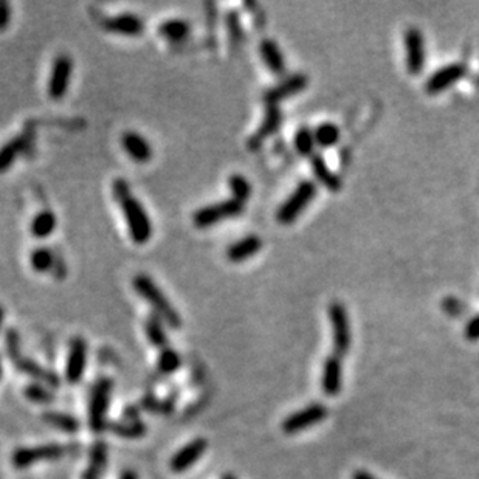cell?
Instances as JSON below:
<instances>
[{"label":"cell","mask_w":479,"mask_h":479,"mask_svg":"<svg viewBox=\"0 0 479 479\" xmlns=\"http://www.w3.org/2000/svg\"><path fill=\"white\" fill-rule=\"evenodd\" d=\"M259 53L264 64L275 75H282L286 72V58L273 39H264L259 45Z\"/></svg>","instance_id":"obj_22"},{"label":"cell","mask_w":479,"mask_h":479,"mask_svg":"<svg viewBox=\"0 0 479 479\" xmlns=\"http://www.w3.org/2000/svg\"><path fill=\"white\" fill-rule=\"evenodd\" d=\"M11 21V8L7 2H0V32L8 27Z\"/></svg>","instance_id":"obj_38"},{"label":"cell","mask_w":479,"mask_h":479,"mask_svg":"<svg viewBox=\"0 0 479 479\" xmlns=\"http://www.w3.org/2000/svg\"><path fill=\"white\" fill-rule=\"evenodd\" d=\"M281 121H282V115L279 112V107L273 106V104L267 106L261 127L257 129V131L253 134V137L248 140L250 149L256 151L257 147H259L264 141L270 137V135H273L276 131H278L281 126Z\"/></svg>","instance_id":"obj_18"},{"label":"cell","mask_w":479,"mask_h":479,"mask_svg":"<svg viewBox=\"0 0 479 479\" xmlns=\"http://www.w3.org/2000/svg\"><path fill=\"white\" fill-rule=\"evenodd\" d=\"M10 360L13 361L14 366L21 372L27 374V376L36 379L41 383L50 386V388H58L59 383H61V380H59V377L56 376V374H53L50 371L44 370V368L36 363V361H33V360H30L27 357H22L21 352L17 354V355H14V357H11Z\"/></svg>","instance_id":"obj_17"},{"label":"cell","mask_w":479,"mask_h":479,"mask_svg":"<svg viewBox=\"0 0 479 479\" xmlns=\"http://www.w3.org/2000/svg\"><path fill=\"white\" fill-rule=\"evenodd\" d=\"M403 47H405V64L407 70L411 75H419L425 69L427 61V50H425V39L421 30L408 28L403 36Z\"/></svg>","instance_id":"obj_9"},{"label":"cell","mask_w":479,"mask_h":479,"mask_svg":"<svg viewBox=\"0 0 479 479\" xmlns=\"http://www.w3.org/2000/svg\"><path fill=\"white\" fill-rule=\"evenodd\" d=\"M145 330H146V337L147 340L151 341V345L156 346L157 349H167L168 346V337L167 332H164L163 328V319L157 317L156 313H152V315L146 319L145 324Z\"/></svg>","instance_id":"obj_26"},{"label":"cell","mask_w":479,"mask_h":479,"mask_svg":"<svg viewBox=\"0 0 479 479\" xmlns=\"http://www.w3.org/2000/svg\"><path fill=\"white\" fill-rule=\"evenodd\" d=\"M261 237L256 235H250L242 237L241 241L231 244L228 250H226V257H228L231 262H244L247 261L248 257L255 256L257 251H261Z\"/></svg>","instance_id":"obj_21"},{"label":"cell","mask_w":479,"mask_h":479,"mask_svg":"<svg viewBox=\"0 0 479 479\" xmlns=\"http://www.w3.org/2000/svg\"><path fill=\"white\" fill-rule=\"evenodd\" d=\"M3 319H5V310H3V307H2V306H0V329H2Z\"/></svg>","instance_id":"obj_41"},{"label":"cell","mask_w":479,"mask_h":479,"mask_svg":"<svg viewBox=\"0 0 479 479\" xmlns=\"http://www.w3.org/2000/svg\"><path fill=\"white\" fill-rule=\"evenodd\" d=\"M120 479H138V475L134 470H125L121 473Z\"/></svg>","instance_id":"obj_40"},{"label":"cell","mask_w":479,"mask_h":479,"mask_svg":"<svg viewBox=\"0 0 479 479\" xmlns=\"http://www.w3.org/2000/svg\"><path fill=\"white\" fill-rule=\"evenodd\" d=\"M310 167L313 171V175H315V179L321 183V185L328 189L330 193H337L341 189V180L340 177L337 175L332 169L329 168V164L326 163V160L324 157L315 156L310 157Z\"/></svg>","instance_id":"obj_20"},{"label":"cell","mask_w":479,"mask_h":479,"mask_svg":"<svg viewBox=\"0 0 479 479\" xmlns=\"http://www.w3.org/2000/svg\"><path fill=\"white\" fill-rule=\"evenodd\" d=\"M180 365H182L180 355L177 354L173 348H167L160 352L158 361H157V368L160 372L173 374L179 370Z\"/></svg>","instance_id":"obj_34"},{"label":"cell","mask_w":479,"mask_h":479,"mask_svg":"<svg viewBox=\"0 0 479 479\" xmlns=\"http://www.w3.org/2000/svg\"><path fill=\"white\" fill-rule=\"evenodd\" d=\"M114 382L107 377L98 379L94 388L90 392V403H89V425L92 432L101 433L104 428H107V408L110 403V396H112Z\"/></svg>","instance_id":"obj_4"},{"label":"cell","mask_w":479,"mask_h":479,"mask_svg":"<svg viewBox=\"0 0 479 479\" xmlns=\"http://www.w3.org/2000/svg\"><path fill=\"white\" fill-rule=\"evenodd\" d=\"M121 146L123 149L132 160L138 163H147L152 158V146L143 135L127 131L121 135Z\"/></svg>","instance_id":"obj_15"},{"label":"cell","mask_w":479,"mask_h":479,"mask_svg":"<svg viewBox=\"0 0 479 479\" xmlns=\"http://www.w3.org/2000/svg\"><path fill=\"white\" fill-rule=\"evenodd\" d=\"M107 465V445L106 442L98 440L90 450L89 469L84 471L83 479H101Z\"/></svg>","instance_id":"obj_23"},{"label":"cell","mask_w":479,"mask_h":479,"mask_svg":"<svg viewBox=\"0 0 479 479\" xmlns=\"http://www.w3.org/2000/svg\"><path fill=\"white\" fill-rule=\"evenodd\" d=\"M341 383H343L341 360L340 357H337L335 354H332L324 360L321 388L324 391V394L334 397L341 391Z\"/></svg>","instance_id":"obj_16"},{"label":"cell","mask_w":479,"mask_h":479,"mask_svg":"<svg viewBox=\"0 0 479 479\" xmlns=\"http://www.w3.org/2000/svg\"><path fill=\"white\" fill-rule=\"evenodd\" d=\"M103 27L107 32L127 34V36H138L145 32V22L140 19L137 14L125 13L114 17H109L103 22Z\"/></svg>","instance_id":"obj_19"},{"label":"cell","mask_w":479,"mask_h":479,"mask_svg":"<svg viewBox=\"0 0 479 479\" xmlns=\"http://www.w3.org/2000/svg\"><path fill=\"white\" fill-rule=\"evenodd\" d=\"M72 70L73 63L70 56L59 54V56L54 59L50 79H48V95H50L53 100H61V98L67 94L72 78Z\"/></svg>","instance_id":"obj_10"},{"label":"cell","mask_w":479,"mask_h":479,"mask_svg":"<svg viewBox=\"0 0 479 479\" xmlns=\"http://www.w3.org/2000/svg\"><path fill=\"white\" fill-rule=\"evenodd\" d=\"M465 75V65L460 63H453L448 64L442 69L436 70L432 76L427 79L425 83V90L428 95H438L442 94L451 87V85L456 84L458 81L464 78Z\"/></svg>","instance_id":"obj_11"},{"label":"cell","mask_w":479,"mask_h":479,"mask_svg":"<svg viewBox=\"0 0 479 479\" xmlns=\"http://www.w3.org/2000/svg\"><path fill=\"white\" fill-rule=\"evenodd\" d=\"M307 83H309V79H307L306 75H303V73H295V75L282 79L275 87L268 89L264 94V101L267 103V106H270V104L276 106V104L286 100V98L301 94L307 87Z\"/></svg>","instance_id":"obj_13"},{"label":"cell","mask_w":479,"mask_h":479,"mask_svg":"<svg viewBox=\"0 0 479 479\" xmlns=\"http://www.w3.org/2000/svg\"><path fill=\"white\" fill-rule=\"evenodd\" d=\"M315 195L317 183L312 180H303L293 189V193L288 195L286 202H282L278 211H276V220L281 225H290L312 204Z\"/></svg>","instance_id":"obj_3"},{"label":"cell","mask_w":479,"mask_h":479,"mask_svg":"<svg viewBox=\"0 0 479 479\" xmlns=\"http://www.w3.org/2000/svg\"><path fill=\"white\" fill-rule=\"evenodd\" d=\"M158 33L162 34L164 39L173 41V42L185 41L189 36V33H191V23L183 19L164 21L163 23H160Z\"/></svg>","instance_id":"obj_25"},{"label":"cell","mask_w":479,"mask_h":479,"mask_svg":"<svg viewBox=\"0 0 479 479\" xmlns=\"http://www.w3.org/2000/svg\"><path fill=\"white\" fill-rule=\"evenodd\" d=\"M56 225L58 219L54 216V213L50 210H44L33 217L32 224H30V231H32L34 237L45 239L56 230Z\"/></svg>","instance_id":"obj_24"},{"label":"cell","mask_w":479,"mask_h":479,"mask_svg":"<svg viewBox=\"0 0 479 479\" xmlns=\"http://www.w3.org/2000/svg\"><path fill=\"white\" fill-rule=\"evenodd\" d=\"M134 288L138 292V295L143 298L146 303L152 306L156 315L163 319L164 323L173 329H179L182 326V318L174 306L169 303L167 295L160 290L158 286L153 282L147 275H137L134 278Z\"/></svg>","instance_id":"obj_2"},{"label":"cell","mask_w":479,"mask_h":479,"mask_svg":"<svg viewBox=\"0 0 479 479\" xmlns=\"http://www.w3.org/2000/svg\"><path fill=\"white\" fill-rule=\"evenodd\" d=\"M242 211L244 204L231 198L228 200L217 202V204L200 208L199 211L194 213L193 224L198 226V228H210V226L216 225L220 220L239 216Z\"/></svg>","instance_id":"obj_6"},{"label":"cell","mask_w":479,"mask_h":479,"mask_svg":"<svg viewBox=\"0 0 479 479\" xmlns=\"http://www.w3.org/2000/svg\"><path fill=\"white\" fill-rule=\"evenodd\" d=\"M208 448V442L205 439H194L187 444L185 447H182L179 451H177L173 459L169 460V469L174 473H183L188 470L189 467H193L198 460L204 456V453Z\"/></svg>","instance_id":"obj_14"},{"label":"cell","mask_w":479,"mask_h":479,"mask_svg":"<svg viewBox=\"0 0 479 479\" xmlns=\"http://www.w3.org/2000/svg\"><path fill=\"white\" fill-rule=\"evenodd\" d=\"M25 396L28 401L34 403H50L54 401V396L50 392V390L45 388L39 383H32L25 388Z\"/></svg>","instance_id":"obj_35"},{"label":"cell","mask_w":479,"mask_h":479,"mask_svg":"<svg viewBox=\"0 0 479 479\" xmlns=\"http://www.w3.org/2000/svg\"><path fill=\"white\" fill-rule=\"evenodd\" d=\"M226 23H228V32H230V38L231 41L237 44V42L242 41V28H241V22H239V16L236 11H230L228 17H226Z\"/></svg>","instance_id":"obj_36"},{"label":"cell","mask_w":479,"mask_h":479,"mask_svg":"<svg viewBox=\"0 0 479 479\" xmlns=\"http://www.w3.org/2000/svg\"><path fill=\"white\" fill-rule=\"evenodd\" d=\"M329 323L330 329H332V346L334 354L337 357H345L348 355L349 349H351L352 343V332H351V323H349V315L346 307L341 303H330L329 310Z\"/></svg>","instance_id":"obj_5"},{"label":"cell","mask_w":479,"mask_h":479,"mask_svg":"<svg viewBox=\"0 0 479 479\" xmlns=\"http://www.w3.org/2000/svg\"><path fill=\"white\" fill-rule=\"evenodd\" d=\"M87 366V343L81 337L70 341L69 357L65 365V379L70 385H76L83 379Z\"/></svg>","instance_id":"obj_12"},{"label":"cell","mask_w":479,"mask_h":479,"mask_svg":"<svg viewBox=\"0 0 479 479\" xmlns=\"http://www.w3.org/2000/svg\"><path fill=\"white\" fill-rule=\"evenodd\" d=\"M25 145L27 137L19 135V137L10 140L8 143H5L0 147V173L7 171L14 163V160L19 157V153L25 149Z\"/></svg>","instance_id":"obj_27"},{"label":"cell","mask_w":479,"mask_h":479,"mask_svg":"<svg viewBox=\"0 0 479 479\" xmlns=\"http://www.w3.org/2000/svg\"><path fill=\"white\" fill-rule=\"evenodd\" d=\"M328 414L329 411L323 403H312L309 405V407H306L301 411H297V413L286 417L281 428L286 434H297L299 432H303V429H307L313 425L321 423L324 419H326Z\"/></svg>","instance_id":"obj_8"},{"label":"cell","mask_w":479,"mask_h":479,"mask_svg":"<svg viewBox=\"0 0 479 479\" xmlns=\"http://www.w3.org/2000/svg\"><path fill=\"white\" fill-rule=\"evenodd\" d=\"M352 479H377V478L372 476L371 473H368L366 470H355Z\"/></svg>","instance_id":"obj_39"},{"label":"cell","mask_w":479,"mask_h":479,"mask_svg":"<svg viewBox=\"0 0 479 479\" xmlns=\"http://www.w3.org/2000/svg\"><path fill=\"white\" fill-rule=\"evenodd\" d=\"M293 146L301 157L315 156V137L309 127H299L293 137Z\"/></svg>","instance_id":"obj_30"},{"label":"cell","mask_w":479,"mask_h":479,"mask_svg":"<svg viewBox=\"0 0 479 479\" xmlns=\"http://www.w3.org/2000/svg\"><path fill=\"white\" fill-rule=\"evenodd\" d=\"M313 137H315V143L319 147H332L340 141V129L337 127L334 123H321L317 126L313 131Z\"/></svg>","instance_id":"obj_29"},{"label":"cell","mask_w":479,"mask_h":479,"mask_svg":"<svg viewBox=\"0 0 479 479\" xmlns=\"http://www.w3.org/2000/svg\"><path fill=\"white\" fill-rule=\"evenodd\" d=\"M114 195L118 200L123 214H125L127 230L132 241L138 245L149 242L152 236L151 217L146 213L145 206L141 205V202L137 198H134L131 191H129L126 180H115Z\"/></svg>","instance_id":"obj_1"},{"label":"cell","mask_w":479,"mask_h":479,"mask_svg":"<svg viewBox=\"0 0 479 479\" xmlns=\"http://www.w3.org/2000/svg\"><path fill=\"white\" fill-rule=\"evenodd\" d=\"M222 479H237L235 475H230V473H226V475L222 476Z\"/></svg>","instance_id":"obj_42"},{"label":"cell","mask_w":479,"mask_h":479,"mask_svg":"<svg viewBox=\"0 0 479 479\" xmlns=\"http://www.w3.org/2000/svg\"><path fill=\"white\" fill-rule=\"evenodd\" d=\"M0 377H2V360H0Z\"/></svg>","instance_id":"obj_43"},{"label":"cell","mask_w":479,"mask_h":479,"mask_svg":"<svg viewBox=\"0 0 479 479\" xmlns=\"http://www.w3.org/2000/svg\"><path fill=\"white\" fill-rule=\"evenodd\" d=\"M464 337H465V340H469V341H478L479 340V315H476L475 318H471L470 321L465 324Z\"/></svg>","instance_id":"obj_37"},{"label":"cell","mask_w":479,"mask_h":479,"mask_svg":"<svg viewBox=\"0 0 479 479\" xmlns=\"http://www.w3.org/2000/svg\"><path fill=\"white\" fill-rule=\"evenodd\" d=\"M44 422L48 425H52L58 429H63L65 433H76L79 429V421L76 417L64 414V413H54V411H48L42 416Z\"/></svg>","instance_id":"obj_31"},{"label":"cell","mask_w":479,"mask_h":479,"mask_svg":"<svg viewBox=\"0 0 479 479\" xmlns=\"http://www.w3.org/2000/svg\"><path fill=\"white\" fill-rule=\"evenodd\" d=\"M67 453V447L61 444H47L33 448H17L11 460L16 469H27V467L42 462V460H56Z\"/></svg>","instance_id":"obj_7"},{"label":"cell","mask_w":479,"mask_h":479,"mask_svg":"<svg viewBox=\"0 0 479 479\" xmlns=\"http://www.w3.org/2000/svg\"><path fill=\"white\" fill-rule=\"evenodd\" d=\"M30 264H32V268L39 273H45L48 270H52L54 264V256L52 250H48L47 247L34 248L32 253H30Z\"/></svg>","instance_id":"obj_32"},{"label":"cell","mask_w":479,"mask_h":479,"mask_svg":"<svg viewBox=\"0 0 479 479\" xmlns=\"http://www.w3.org/2000/svg\"><path fill=\"white\" fill-rule=\"evenodd\" d=\"M107 428L114 434L126 439H137V438H141V436H145L146 433V427L140 421L110 422L107 423Z\"/></svg>","instance_id":"obj_28"},{"label":"cell","mask_w":479,"mask_h":479,"mask_svg":"<svg viewBox=\"0 0 479 479\" xmlns=\"http://www.w3.org/2000/svg\"><path fill=\"white\" fill-rule=\"evenodd\" d=\"M228 188H230V191H231L233 199L237 200V202H241V204H244L245 200H248V198L251 195L250 182L241 174H233L230 177V179H228Z\"/></svg>","instance_id":"obj_33"}]
</instances>
